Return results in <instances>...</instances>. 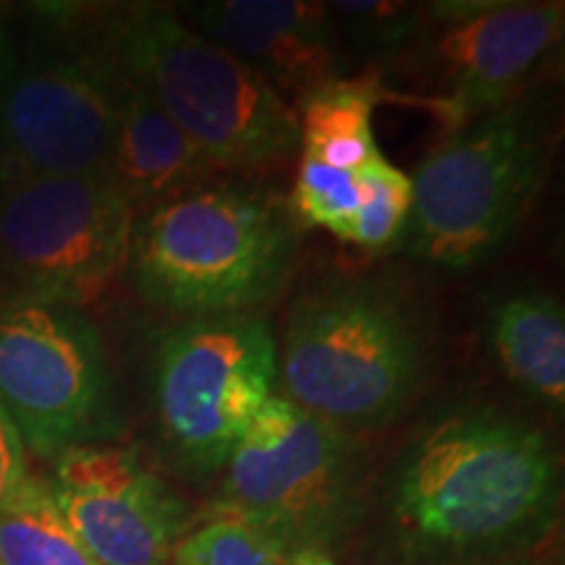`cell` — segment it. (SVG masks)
<instances>
[{
	"mask_svg": "<svg viewBox=\"0 0 565 565\" xmlns=\"http://www.w3.org/2000/svg\"><path fill=\"white\" fill-rule=\"evenodd\" d=\"M561 505V461L524 416L463 408L429 424L395 466L387 521L406 561L492 563L532 547Z\"/></svg>",
	"mask_w": 565,
	"mask_h": 565,
	"instance_id": "cell-1",
	"label": "cell"
},
{
	"mask_svg": "<svg viewBox=\"0 0 565 565\" xmlns=\"http://www.w3.org/2000/svg\"><path fill=\"white\" fill-rule=\"evenodd\" d=\"M429 338L404 294L366 278L322 280L294 301L278 385L349 435L398 419L427 383Z\"/></svg>",
	"mask_w": 565,
	"mask_h": 565,
	"instance_id": "cell-2",
	"label": "cell"
},
{
	"mask_svg": "<svg viewBox=\"0 0 565 565\" xmlns=\"http://www.w3.org/2000/svg\"><path fill=\"white\" fill-rule=\"evenodd\" d=\"M296 236L280 196L254 183L207 181L137 215L126 273L162 312L254 315L291 273Z\"/></svg>",
	"mask_w": 565,
	"mask_h": 565,
	"instance_id": "cell-3",
	"label": "cell"
},
{
	"mask_svg": "<svg viewBox=\"0 0 565 565\" xmlns=\"http://www.w3.org/2000/svg\"><path fill=\"white\" fill-rule=\"evenodd\" d=\"M105 47L215 173H265L299 152V118L257 71L158 3L110 13Z\"/></svg>",
	"mask_w": 565,
	"mask_h": 565,
	"instance_id": "cell-4",
	"label": "cell"
},
{
	"mask_svg": "<svg viewBox=\"0 0 565 565\" xmlns=\"http://www.w3.org/2000/svg\"><path fill=\"white\" fill-rule=\"evenodd\" d=\"M550 134L532 97H513L445 134L412 175L398 246L440 270H471L511 242L547 173Z\"/></svg>",
	"mask_w": 565,
	"mask_h": 565,
	"instance_id": "cell-5",
	"label": "cell"
},
{
	"mask_svg": "<svg viewBox=\"0 0 565 565\" xmlns=\"http://www.w3.org/2000/svg\"><path fill=\"white\" fill-rule=\"evenodd\" d=\"M275 387L278 341L257 312L189 320L154 349V419L175 463L192 477L225 469Z\"/></svg>",
	"mask_w": 565,
	"mask_h": 565,
	"instance_id": "cell-6",
	"label": "cell"
},
{
	"mask_svg": "<svg viewBox=\"0 0 565 565\" xmlns=\"http://www.w3.org/2000/svg\"><path fill=\"white\" fill-rule=\"evenodd\" d=\"M359 450L356 435L273 395L233 448L212 515H236L288 553L324 550L353 515Z\"/></svg>",
	"mask_w": 565,
	"mask_h": 565,
	"instance_id": "cell-7",
	"label": "cell"
},
{
	"mask_svg": "<svg viewBox=\"0 0 565 565\" xmlns=\"http://www.w3.org/2000/svg\"><path fill=\"white\" fill-rule=\"evenodd\" d=\"M103 338L61 301L0 299V406L38 456L108 443L121 427Z\"/></svg>",
	"mask_w": 565,
	"mask_h": 565,
	"instance_id": "cell-8",
	"label": "cell"
},
{
	"mask_svg": "<svg viewBox=\"0 0 565 565\" xmlns=\"http://www.w3.org/2000/svg\"><path fill=\"white\" fill-rule=\"evenodd\" d=\"M137 212L105 179L0 181L3 296L82 307L126 270Z\"/></svg>",
	"mask_w": 565,
	"mask_h": 565,
	"instance_id": "cell-9",
	"label": "cell"
},
{
	"mask_svg": "<svg viewBox=\"0 0 565 565\" xmlns=\"http://www.w3.org/2000/svg\"><path fill=\"white\" fill-rule=\"evenodd\" d=\"M126 84L108 47L17 63L0 89V181L108 179Z\"/></svg>",
	"mask_w": 565,
	"mask_h": 565,
	"instance_id": "cell-10",
	"label": "cell"
},
{
	"mask_svg": "<svg viewBox=\"0 0 565 565\" xmlns=\"http://www.w3.org/2000/svg\"><path fill=\"white\" fill-rule=\"evenodd\" d=\"M433 21V55L448 92L427 97L445 134L484 113L503 108L532 71L561 45L565 3L561 0H463L424 6Z\"/></svg>",
	"mask_w": 565,
	"mask_h": 565,
	"instance_id": "cell-11",
	"label": "cell"
},
{
	"mask_svg": "<svg viewBox=\"0 0 565 565\" xmlns=\"http://www.w3.org/2000/svg\"><path fill=\"white\" fill-rule=\"evenodd\" d=\"M51 492L97 565H166L189 521L179 494L121 445L63 450Z\"/></svg>",
	"mask_w": 565,
	"mask_h": 565,
	"instance_id": "cell-12",
	"label": "cell"
},
{
	"mask_svg": "<svg viewBox=\"0 0 565 565\" xmlns=\"http://www.w3.org/2000/svg\"><path fill=\"white\" fill-rule=\"evenodd\" d=\"M183 13L223 51L257 71L282 100L299 105L341 74V34L328 3L309 0H207Z\"/></svg>",
	"mask_w": 565,
	"mask_h": 565,
	"instance_id": "cell-13",
	"label": "cell"
},
{
	"mask_svg": "<svg viewBox=\"0 0 565 565\" xmlns=\"http://www.w3.org/2000/svg\"><path fill=\"white\" fill-rule=\"evenodd\" d=\"M215 175V168L204 160L192 139L139 84L129 79L105 181L113 183L129 207L141 215L192 192Z\"/></svg>",
	"mask_w": 565,
	"mask_h": 565,
	"instance_id": "cell-14",
	"label": "cell"
},
{
	"mask_svg": "<svg viewBox=\"0 0 565 565\" xmlns=\"http://www.w3.org/2000/svg\"><path fill=\"white\" fill-rule=\"evenodd\" d=\"M494 356L508 377L555 412L565 406V312L547 291L505 296L490 312Z\"/></svg>",
	"mask_w": 565,
	"mask_h": 565,
	"instance_id": "cell-15",
	"label": "cell"
},
{
	"mask_svg": "<svg viewBox=\"0 0 565 565\" xmlns=\"http://www.w3.org/2000/svg\"><path fill=\"white\" fill-rule=\"evenodd\" d=\"M385 100L401 97L391 95L377 74L356 79L338 76L322 84L294 108L299 118V150L341 171H359L372 154L380 152L372 118L377 105Z\"/></svg>",
	"mask_w": 565,
	"mask_h": 565,
	"instance_id": "cell-16",
	"label": "cell"
},
{
	"mask_svg": "<svg viewBox=\"0 0 565 565\" xmlns=\"http://www.w3.org/2000/svg\"><path fill=\"white\" fill-rule=\"evenodd\" d=\"M0 565H97L55 505L51 484L30 477L0 505Z\"/></svg>",
	"mask_w": 565,
	"mask_h": 565,
	"instance_id": "cell-17",
	"label": "cell"
},
{
	"mask_svg": "<svg viewBox=\"0 0 565 565\" xmlns=\"http://www.w3.org/2000/svg\"><path fill=\"white\" fill-rule=\"evenodd\" d=\"M356 175L359 204L345 244L387 249L398 244L412 212V175L395 168L383 152L372 154Z\"/></svg>",
	"mask_w": 565,
	"mask_h": 565,
	"instance_id": "cell-18",
	"label": "cell"
},
{
	"mask_svg": "<svg viewBox=\"0 0 565 565\" xmlns=\"http://www.w3.org/2000/svg\"><path fill=\"white\" fill-rule=\"evenodd\" d=\"M171 561L173 565H288L291 553L236 515H210L200 529L181 536Z\"/></svg>",
	"mask_w": 565,
	"mask_h": 565,
	"instance_id": "cell-19",
	"label": "cell"
},
{
	"mask_svg": "<svg viewBox=\"0 0 565 565\" xmlns=\"http://www.w3.org/2000/svg\"><path fill=\"white\" fill-rule=\"evenodd\" d=\"M299 171L288 200V212L299 228H324L345 242L359 204L356 175L328 162L299 154Z\"/></svg>",
	"mask_w": 565,
	"mask_h": 565,
	"instance_id": "cell-20",
	"label": "cell"
},
{
	"mask_svg": "<svg viewBox=\"0 0 565 565\" xmlns=\"http://www.w3.org/2000/svg\"><path fill=\"white\" fill-rule=\"evenodd\" d=\"M328 9L341 38L380 58L404 53L427 19L424 6L385 0H335L328 3Z\"/></svg>",
	"mask_w": 565,
	"mask_h": 565,
	"instance_id": "cell-21",
	"label": "cell"
},
{
	"mask_svg": "<svg viewBox=\"0 0 565 565\" xmlns=\"http://www.w3.org/2000/svg\"><path fill=\"white\" fill-rule=\"evenodd\" d=\"M30 479L26 471V445L21 440L17 424L0 406V505H6Z\"/></svg>",
	"mask_w": 565,
	"mask_h": 565,
	"instance_id": "cell-22",
	"label": "cell"
},
{
	"mask_svg": "<svg viewBox=\"0 0 565 565\" xmlns=\"http://www.w3.org/2000/svg\"><path fill=\"white\" fill-rule=\"evenodd\" d=\"M17 53H13V42L9 32V19H6L3 6H0V89L11 79L13 68H17Z\"/></svg>",
	"mask_w": 565,
	"mask_h": 565,
	"instance_id": "cell-23",
	"label": "cell"
},
{
	"mask_svg": "<svg viewBox=\"0 0 565 565\" xmlns=\"http://www.w3.org/2000/svg\"><path fill=\"white\" fill-rule=\"evenodd\" d=\"M288 565H338V563L328 553H324V550L307 547V550H296V553H291V561H288Z\"/></svg>",
	"mask_w": 565,
	"mask_h": 565,
	"instance_id": "cell-24",
	"label": "cell"
},
{
	"mask_svg": "<svg viewBox=\"0 0 565 565\" xmlns=\"http://www.w3.org/2000/svg\"><path fill=\"white\" fill-rule=\"evenodd\" d=\"M477 565H534L524 561H492V563H477Z\"/></svg>",
	"mask_w": 565,
	"mask_h": 565,
	"instance_id": "cell-25",
	"label": "cell"
}]
</instances>
